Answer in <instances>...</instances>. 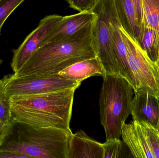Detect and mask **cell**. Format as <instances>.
Here are the masks:
<instances>
[{
	"label": "cell",
	"instance_id": "8fae6325",
	"mask_svg": "<svg viewBox=\"0 0 159 158\" xmlns=\"http://www.w3.org/2000/svg\"><path fill=\"white\" fill-rule=\"evenodd\" d=\"M95 17L96 15L92 11L63 16L62 20L47 36L43 44L60 41L72 36L93 22Z\"/></svg>",
	"mask_w": 159,
	"mask_h": 158
},
{
	"label": "cell",
	"instance_id": "3957f363",
	"mask_svg": "<svg viewBox=\"0 0 159 158\" xmlns=\"http://www.w3.org/2000/svg\"><path fill=\"white\" fill-rule=\"evenodd\" d=\"M70 130L37 128L12 120L0 143V150L27 158H67Z\"/></svg>",
	"mask_w": 159,
	"mask_h": 158
},
{
	"label": "cell",
	"instance_id": "9c48e42d",
	"mask_svg": "<svg viewBox=\"0 0 159 158\" xmlns=\"http://www.w3.org/2000/svg\"><path fill=\"white\" fill-rule=\"evenodd\" d=\"M63 18V16L57 15L46 16L20 46L12 50L13 55L11 67L14 73L24 66L34 52L43 45L47 36Z\"/></svg>",
	"mask_w": 159,
	"mask_h": 158
},
{
	"label": "cell",
	"instance_id": "8992f818",
	"mask_svg": "<svg viewBox=\"0 0 159 158\" xmlns=\"http://www.w3.org/2000/svg\"><path fill=\"white\" fill-rule=\"evenodd\" d=\"M120 31L127 48L128 65L135 92H146L159 98V72L153 62L122 27Z\"/></svg>",
	"mask_w": 159,
	"mask_h": 158
},
{
	"label": "cell",
	"instance_id": "484cf974",
	"mask_svg": "<svg viewBox=\"0 0 159 158\" xmlns=\"http://www.w3.org/2000/svg\"><path fill=\"white\" fill-rule=\"evenodd\" d=\"M65 1H66V2H68V3H69V0H65Z\"/></svg>",
	"mask_w": 159,
	"mask_h": 158
},
{
	"label": "cell",
	"instance_id": "6da1fadb",
	"mask_svg": "<svg viewBox=\"0 0 159 158\" xmlns=\"http://www.w3.org/2000/svg\"><path fill=\"white\" fill-rule=\"evenodd\" d=\"M93 23L68 38L43 44L24 66L10 76L28 79L55 75L77 62L97 57L93 40Z\"/></svg>",
	"mask_w": 159,
	"mask_h": 158
},
{
	"label": "cell",
	"instance_id": "ffe728a7",
	"mask_svg": "<svg viewBox=\"0 0 159 158\" xmlns=\"http://www.w3.org/2000/svg\"><path fill=\"white\" fill-rule=\"evenodd\" d=\"M25 0H0V35L3 24L13 11Z\"/></svg>",
	"mask_w": 159,
	"mask_h": 158
},
{
	"label": "cell",
	"instance_id": "cb8c5ba5",
	"mask_svg": "<svg viewBox=\"0 0 159 158\" xmlns=\"http://www.w3.org/2000/svg\"><path fill=\"white\" fill-rule=\"evenodd\" d=\"M157 65L158 67L159 72V58L157 62Z\"/></svg>",
	"mask_w": 159,
	"mask_h": 158
},
{
	"label": "cell",
	"instance_id": "5bb4252c",
	"mask_svg": "<svg viewBox=\"0 0 159 158\" xmlns=\"http://www.w3.org/2000/svg\"><path fill=\"white\" fill-rule=\"evenodd\" d=\"M121 27L122 26L119 20L115 21L112 24L111 41L112 46L118 66L120 76L126 80L133 88L130 71L128 65L127 48L120 30Z\"/></svg>",
	"mask_w": 159,
	"mask_h": 158
},
{
	"label": "cell",
	"instance_id": "7c38bea8",
	"mask_svg": "<svg viewBox=\"0 0 159 158\" xmlns=\"http://www.w3.org/2000/svg\"><path fill=\"white\" fill-rule=\"evenodd\" d=\"M103 149L101 143L80 130L70 136L67 158H103Z\"/></svg>",
	"mask_w": 159,
	"mask_h": 158
},
{
	"label": "cell",
	"instance_id": "e0dca14e",
	"mask_svg": "<svg viewBox=\"0 0 159 158\" xmlns=\"http://www.w3.org/2000/svg\"><path fill=\"white\" fill-rule=\"evenodd\" d=\"M143 6L142 25L159 32V0H143Z\"/></svg>",
	"mask_w": 159,
	"mask_h": 158
},
{
	"label": "cell",
	"instance_id": "277c9868",
	"mask_svg": "<svg viewBox=\"0 0 159 158\" xmlns=\"http://www.w3.org/2000/svg\"><path fill=\"white\" fill-rule=\"evenodd\" d=\"M99 98L100 120L106 140L120 139L122 127L131 114L134 91L120 76L106 75Z\"/></svg>",
	"mask_w": 159,
	"mask_h": 158
},
{
	"label": "cell",
	"instance_id": "ba28073f",
	"mask_svg": "<svg viewBox=\"0 0 159 158\" xmlns=\"http://www.w3.org/2000/svg\"><path fill=\"white\" fill-rule=\"evenodd\" d=\"M122 141L133 157L159 158V130L145 122L124 123Z\"/></svg>",
	"mask_w": 159,
	"mask_h": 158
},
{
	"label": "cell",
	"instance_id": "7a4b0ae2",
	"mask_svg": "<svg viewBox=\"0 0 159 158\" xmlns=\"http://www.w3.org/2000/svg\"><path fill=\"white\" fill-rule=\"evenodd\" d=\"M77 88L36 95L11 96V118L37 128L70 130L74 97Z\"/></svg>",
	"mask_w": 159,
	"mask_h": 158
},
{
	"label": "cell",
	"instance_id": "30bf717a",
	"mask_svg": "<svg viewBox=\"0 0 159 158\" xmlns=\"http://www.w3.org/2000/svg\"><path fill=\"white\" fill-rule=\"evenodd\" d=\"M131 115L133 120L147 122L159 130V98L148 92H134Z\"/></svg>",
	"mask_w": 159,
	"mask_h": 158
},
{
	"label": "cell",
	"instance_id": "ac0fdd59",
	"mask_svg": "<svg viewBox=\"0 0 159 158\" xmlns=\"http://www.w3.org/2000/svg\"><path fill=\"white\" fill-rule=\"evenodd\" d=\"M12 122L9 98L6 95L0 81V143Z\"/></svg>",
	"mask_w": 159,
	"mask_h": 158
},
{
	"label": "cell",
	"instance_id": "7402d4cb",
	"mask_svg": "<svg viewBox=\"0 0 159 158\" xmlns=\"http://www.w3.org/2000/svg\"><path fill=\"white\" fill-rule=\"evenodd\" d=\"M143 0H133L136 10V15L138 24L141 28L143 21Z\"/></svg>",
	"mask_w": 159,
	"mask_h": 158
},
{
	"label": "cell",
	"instance_id": "9a60e30c",
	"mask_svg": "<svg viewBox=\"0 0 159 158\" xmlns=\"http://www.w3.org/2000/svg\"><path fill=\"white\" fill-rule=\"evenodd\" d=\"M114 2L122 28L136 41L140 27L133 0H114Z\"/></svg>",
	"mask_w": 159,
	"mask_h": 158
},
{
	"label": "cell",
	"instance_id": "5b68a950",
	"mask_svg": "<svg viewBox=\"0 0 159 158\" xmlns=\"http://www.w3.org/2000/svg\"><path fill=\"white\" fill-rule=\"evenodd\" d=\"M91 11L96 15L92 36L97 57L106 75L120 76L111 41V26L119 20L114 0H98Z\"/></svg>",
	"mask_w": 159,
	"mask_h": 158
},
{
	"label": "cell",
	"instance_id": "2e32d148",
	"mask_svg": "<svg viewBox=\"0 0 159 158\" xmlns=\"http://www.w3.org/2000/svg\"><path fill=\"white\" fill-rule=\"evenodd\" d=\"M136 41L150 60L157 63L159 58V32L142 25Z\"/></svg>",
	"mask_w": 159,
	"mask_h": 158
},
{
	"label": "cell",
	"instance_id": "603a6c76",
	"mask_svg": "<svg viewBox=\"0 0 159 158\" xmlns=\"http://www.w3.org/2000/svg\"><path fill=\"white\" fill-rule=\"evenodd\" d=\"M26 158L23 155L16 153H12L8 151H1L0 150V158Z\"/></svg>",
	"mask_w": 159,
	"mask_h": 158
},
{
	"label": "cell",
	"instance_id": "52a82bcc",
	"mask_svg": "<svg viewBox=\"0 0 159 158\" xmlns=\"http://www.w3.org/2000/svg\"><path fill=\"white\" fill-rule=\"evenodd\" d=\"M6 95L32 96L77 87L81 83L69 79L58 74L28 79H15L10 74L0 80Z\"/></svg>",
	"mask_w": 159,
	"mask_h": 158
},
{
	"label": "cell",
	"instance_id": "d6986e66",
	"mask_svg": "<svg viewBox=\"0 0 159 158\" xmlns=\"http://www.w3.org/2000/svg\"><path fill=\"white\" fill-rule=\"evenodd\" d=\"M102 145L103 158H124L129 157L128 156L127 147L120 139H113L106 140Z\"/></svg>",
	"mask_w": 159,
	"mask_h": 158
},
{
	"label": "cell",
	"instance_id": "44dd1931",
	"mask_svg": "<svg viewBox=\"0 0 159 158\" xmlns=\"http://www.w3.org/2000/svg\"><path fill=\"white\" fill-rule=\"evenodd\" d=\"M69 6L79 12L91 11L98 0H69Z\"/></svg>",
	"mask_w": 159,
	"mask_h": 158
},
{
	"label": "cell",
	"instance_id": "4fadbf2b",
	"mask_svg": "<svg viewBox=\"0 0 159 158\" xmlns=\"http://www.w3.org/2000/svg\"><path fill=\"white\" fill-rule=\"evenodd\" d=\"M57 74L69 79L81 83L86 79L94 76L104 78L105 71L97 57L86 59L75 63Z\"/></svg>",
	"mask_w": 159,
	"mask_h": 158
},
{
	"label": "cell",
	"instance_id": "d4e9b609",
	"mask_svg": "<svg viewBox=\"0 0 159 158\" xmlns=\"http://www.w3.org/2000/svg\"><path fill=\"white\" fill-rule=\"evenodd\" d=\"M3 63V60H2V59L0 58V66H1V65H2V64Z\"/></svg>",
	"mask_w": 159,
	"mask_h": 158
}]
</instances>
